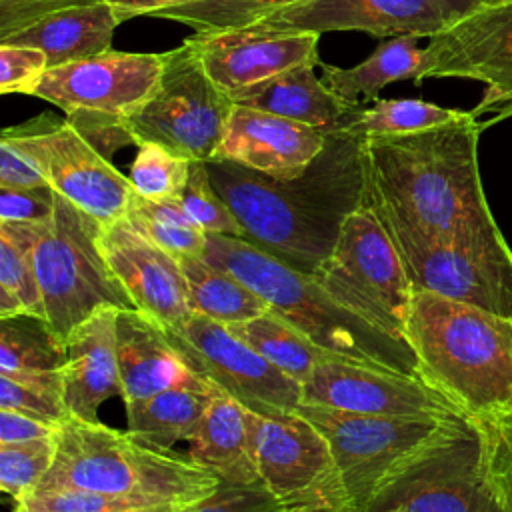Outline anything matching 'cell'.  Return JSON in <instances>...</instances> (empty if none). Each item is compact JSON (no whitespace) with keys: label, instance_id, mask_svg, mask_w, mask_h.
<instances>
[{"label":"cell","instance_id":"7dc6e473","mask_svg":"<svg viewBox=\"0 0 512 512\" xmlns=\"http://www.w3.org/2000/svg\"><path fill=\"white\" fill-rule=\"evenodd\" d=\"M112 4L124 20L134 18V16H154L160 10L184 4L188 0H106Z\"/></svg>","mask_w":512,"mask_h":512},{"label":"cell","instance_id":"4dcf8cb0","mask_svg":"<svg viewBox=\"0 0 512 512\" xmlns=\"http://www.w3.org/2000/svg\"><path fill=\"white\" fill-rule=\"evenodd\" d=\"M44 224L0 220V318L30 314L46 320L34 264Z\"/></svg>","mask_w":512,"mask_h":512},{"label":"cell","instance_id":"e0dca14e","mask_svg":"<svg viewBox=\"0 0 512 512\" xmlns=\"http://www.w3.org/2000/svg\"><path fill=\"white\" fill-rule=\"evenodd\" d=\"M164 64L166 52L108 50L48 68L34 96L66 114L90 112L124 118L154 92Z\"/></svg>","mask_w":512,"mask_h":512},{"label":"cell","instance_id":"d4e9b609","mask_svg":"<svg viewBox=\"0 0 512 512\" xmlns=\"http://www.w3.org/2000/svg\"><path fill=\"white\" fill-rule=\"evenodd\" d=\"M122 22L106 0H84L44 14L2 42L38 48L46 54L48 68H56L112 50L114 30Z\"/></svg>","mask_w":512,"mask_h":512},{"label":"cell","instance_id":"ab89813d","mask_svg":"<svg viewBox=\"0 0 512 512\" xmlns=\"http://www.w3.org/2000/svg\"><path fill=\"white\" fill-rule=\"evenodd\" d=\"M482 440L488 476L504 512H512V410L474 420Z\"/></svg>","mask_w":512,"mask_h":512},{"label":"cell","instance_id":"9c48e42d","mask_svg":"<svg viewBox=\"0 0 512 512\" xmlns=\"http://www.w3.org/2000/svg\"><path fill=\"white\" fill-rule=\"evenodd\" d=\"M234 100L206 74L188 38L166 52L154 92L122 118L134 146L154 142L192 162L214 158Z\"/></svg>","mask_w":512,"mask_h":512},{"label":"cell","instance_id":"603a6c76","mask_svg":"<svg viewBox=\"0 0 512 512\" xmlns=\"http://www.w3.org/2000/svg\"><path fill=\"white\" fill-rule=\"evenodd\" d=\"M116 308H104L78 324L66 342L62 398L70 416L100 422V406L122 396L116 354Z\"/></svg>","mask_w":512,"mask_h":512},{"label":"cell","instance_id":"4316f807","mask_svg":"<svg viewBox=\"0 0 512 512\" xmlns=\"http://www.w3.org/2000/svg\"><path fill=\"white\" fill-rule=\"evenodd\" d=\"M64 362L66 342L44 318H0V376L62 398Z\"/></svg>","mask_w":512,"mask_h":512},{"label":"cell","instance_id":"f1b7e54d","mask_svg":"<svg viewBox=\"0 0 512 512\" xmlns=\"http://www.w3.org/2000/svg\"><path fill=\"white\" fill-rule=\"evenodd\" d=\"M216 390L176 386L124 404L128 422L126 432L150 448L170 450L176 442L194 436Z\"/></svg>","mask_w":512,"mask_h":512},{"label":"cell","instance_id":"ba28073f","mask_svg":"<svg viewBox=\"0 0 512 512\" xmlns=\"http://www.w3.org/2000/svg\"><path fill=\"white\" fill-rule=\"evenodd\" d=\"M364 200L392 238L412 290L434 292L512 318V250L508 244L484 248L450 242L400 216L368 186Z\"/></svg>","mask_w":512,"mask_h":512},{"label":"cell","instance_id":"52a82bcc","mask_svg":"<svg viewBox=\"0 0 512 512\" xmlns=\"http://www.w3.org/2000/svg\"><path fill=\"white\" fill-rule=\"evenodd\" d=\"M100 228L96 218L56 192L34 264L46 322L62 340L104 308L138 310L100 250Z\"/></svg>","mask_w":512,"mask_h":512},{"label":"cell","instance_id":"8992f818","mask_svg":"<svg viewBox=\"0 0 512 512\" xmlns=\"http://www.w3.org/2000/svg\"><path fill=\"white\" fill-rule=\"evenodd\" d=\"M296 412L328 440L352 512H376L426 454L470 420L464 416H372L308 404H300Z\"/></svg>","mask_w":512,"mask_h":512},{"label":"cell","instance_id":"5bb4252c","mask_svg":"<svg viewBox=\"0 0 512 512\" xmlns=\"http://www.w3.org/2000/svg\"><path fill=\"white\" fill-rule=\"evenodd\" d=\"M426 78H466L486 84L478 118L494 112L488 122L512 116V0L474 6L440 34L428 38Z\"/></svg>","mask_w":512,"mask_h":512},{"label":"cell","instance_id":"f546056e","mask_svg":"<svg viewBox=\"0 0 512 512\" xmlns=\"http://www.w3.org/2000/svg\"><path fill=\"white\" fill-rule=\"evenodd\" d=\"M176 260L184 272L190 304L196 314L230 326L270 312V304L258 292L204 256L176 254Z\"/></svg>","mask_w":512,"mask_h":512},{"label":"cell","instance_id":"ffe728a7","mask_svg":"<svg viewBox=\"0 0 512 512\" xmlns=\"http://www.w3.org/2000/svg\"><path fill=\"white\" fill-rule=\"evenodd\" d=\"M98 244L136 308L164 330L182 326L194 314L176 256L148 240L126 218L102 224Z\"/></svg>","mask_w":512,"mask_h":512},{"label":"cell","instance_id":"8fae6325","mask_svg":"<svg viewBox=\"0 0 512 512\" xmlns=\"http://www.w3.org/2000/svg\"><path fill=\"white\" fill-rule=\"evenodd\" d=\"M2 138L36 162L54 192L100 224L126 216L134 196L130 178L116 170L68 120L42 114L6 128Z\"/></svg>","mask_w":512,"mask_h":512},{"label":"cell","instance_id":"7402d4cb","mask_svg":"<svg viewBox=\"0 0 512 512\" xmlns=\"http://www.w3.org/2000/svg\"><path fill=\"white\" fill-rule=\"evenodd\" d=\"M116 354L124 404L176 386L218 388L188 362L168 332L140 310H118Z\"/></svg>","mask_w":512,"mask_h":512},{"label":"cell","instance_id":"74e56055","mask_svg":"<svg viewBox=\"0 0 512 512\" xmlns=\"http://www.w3.org/2000/svg\"><path fill=\"white\" fill-rule=\"evenodd\" d=\"M30 512H178L174 504H154L138 498L84 492V490H36L18 502Z\"/></svg>","mask_w":512,"mask_h":512},{"label":"cell","instance_id":"bcb514c9","mask_svg":"<svg viewBox=\"0 0 512 512\" xmlns=\"http://www.w3.org/2000/svg\"><path fill=\"white\" fill-rule=\"evenodd\" d=\"M60 424L44 422L20 412L0 410V444H20L58 436Z\"/></svg>","mask_w":512,"mask_h":512},{"label":"cell","instance_id":"1f68e13d","mask_svg":"<svg viewBox=\"0 0 512 512\" xmlns=\"http://www.w3.org/2000/svg\"><path fill=\"white\" fill-rule=\"evenodd\" d=\"M228 328L300 384H304L318 362L336 356L310 342L300 330L272 310L246 322L230 324Z\"/></svg>","mask_w":512,"mask_h":512},{"label":"cell","instance_id":"4fadbf2b","mask_svg":"<svg viewBox=\"0 0 512 512\" xmlns=\"http://www.w3.org/2000/svg\"><path fill=\"white\" fill-rule=\"evenodd\" d=\"M188 362L220 390L264 416H284L302 404V384L260 356L226 324L192 314L166 330Z\"/></svg>","mask_w":512,"mask_h":512},{"label":"cell","instance_id":"7c38bea8","mask_svg":"<svg viewBox=\"0 0 512 512\" xmlns=\"http://www.w3.org/2000/svg\"><path fill=\"white\" fill-rule=\"evenodd\" d=\"M256 466L260 482L300 512H352L328 440L298 412L262 418Z\"/></svg>","mask_w":512,"mask_h":512},{"label":"cell","instance_id":"5b68a950","mask_svg":"<svg viewBox=\"0 0 512 512\" xmlns=\"http://www.w3.org/2000/svg\"><path fill=\"white\" fill-rule=\"evenodd\" d=\"M56 440V458L36 490L104 492L182 508L222 482L190 458L150 448L102 422L68 416Z\"/></svg>","mask_w":512,"mask_h":512},{"label":"cell","instance_id":"2e32d148","mask_svg":"<svg viewBox=\"0 0 512 512\" xmlns=\"http://www.w3.org/2000/svg\"><path fill=\"white\" fill-rule=\"evenodd\" d=\"M302 404L372 416H464L418 376L340 356L314 366L302 384Z\"/></svg>","mask_w":512,"mask_h":512},{"label":"cell","instance_id":"277c9868","mask_svg":"<svg viewBox=\"0 0 512 512\" xmlns=\"http://www.w3.org/2000/svg\"><path fill=\"white\" fill-rule=\"evenodd\" d=\"M202 256L246 282L272 312L326 352L420 378L406 340L380 330L338 302L312 274L292 268L248 238L208 234Z\"/></svg>","mask_w":512,"mask_h":512},{"label":"cell","instance_id":"7a4b0ae2","mask_svg":"<svg viewBox=\"0 0 512 512\" xmlns=\"http://www.w3.org/2000/svg\"><path fill=\"white\" fill-rule=\"evenodd\" d=\"M472 110L450 124L362 140L366 186L424 232L468 246L508 244L480 180Z\"/></svg>","mask_w":512,"mask_h":512},{"label":"cell","instance_id":"d590c367","mask_svg":"<svg viewBox=\"0 0 512 512\" xmlns=\"http://www.w3.org/2000/svg\"><path fill=\"white\" fill-rule=\"evenodd\" d=\"M192 160L170 152L168 148L142 142L130 166V182L136 194L150 200L178 198L190 178Z\"/></svg>","mask_w":512,"mask_h":512},{"label":"cell","instance_id":"83f0119b","mask_svg":"<svg viewBox=\"0 0 512 512\" xmlns=\"http://www.w3.org/2000/svg\"><path fill=\"white\" fill-rule=\"evenodd\" d=\"M416 36H394L382 40L376 50L352 68L322 64V80L344 100L358 102V96L378 100V92L400 80L422 82L426 52L418 48Z\"/></svg>","mask_w":512,"mask_h":512},{"label":"cell","instance_id":"60d3db41","mask_svg":"<svg viewBox=\"0 0 512 512\" xmlns=\"http://www.w3.org/2000/svg\"><path fill=\"white\" fill-rule=\"evenodd\" d=\"M178 512H300L278 500L262 482L232 484L220 482L218 488Z\"/></svg>","mask_w":512,"mask_h":512},{"label":"cell","instance_id":"3957f363","mask_svg":"<svg viewBox=\"0 0 512 512\" xmlns=\"http://www.w3.org/2000/svg\"><path fill=\"white\" fill-rule=\"evenodd\" d=\"M404 338L418 374L466 418L512 410V318L414 290Z\"/></svg>","mask_w":512,"mask_h":512},{"label":"cell","instance_id":"b9f144b4","mask_svg":"<svg viewBox=\"0 0 512 512\" xmlns=\"http://www.w3.org/2000/svg\"><path fill=\"white\" fill-rule=\"evenodd\" d=\"M48 70V58L42 50L0 42V92L34 96L36 86Z\"/></svg>","mask_w":512,"mask_h":512},{"label":"cell","instance_id":"681fc988","mask_svg":"<svg viewBox=\"0 0 512 512\" xmlns=\"http://www.w3.org/2000/svg\"><path fill=\"white\" fill-rule=\"evenodd\" d=\"M474 2L480 6V4H494V2H500V0H474Z\"/></svg>","mask_w":512,"mask_h":512},{"label":"cell","instance_id":"cb8c5ba5","mask_svg":"<svg viewBox=\"0 0 512 512\" xmlns=\"http://www.w3.org/2000/svg\"><path fill=\"white\" fill-rule=\"evenodd\" d=\"M264 414L246 408L242 402L216 390L208 408L188 440V458L214 472L222 482L256 484V446Z\"/></svg>","mask_w":512,"mask_h":512},{"label":"cell","instance_id":"e575fe53","mask_svg":"<svg viewBox=\"0 0 512 512\" xmlns=\"http://www.w3.org/2000/svg\"><path fill=\"white\" fill-rule=\"evenodd\" d=\"M302 0H188L160 10L154 18L180 22L194 32H222L258 24L274 12Z\"/></svg>","mask_w":512,"mask_h":512},{"label":"cell","instance_id":"8d00e7d4","mask_svg":"<svg viewBox=\"0 0 512 512\" xmlns=\"http://www.w3.org/2000/svg\"><path fill=\"white\" fill-rule=\"evenodd\" d=\"M58 440L40 438L20 444H0V488L18 502L26 500L48 474Z\"/></svg>","mask_w":512,"mask_h":512},{"label":"cell","instance_id":"f6af8a7d","mask_svg":"<svg viewBox=\"0 0 512 512\" xmlns=\"http://www.w3.org/2000/svg\"><path fill=\"white\" fill-rule=\"evenodd\" d=\"M50 186L32 158L0 138V188Z\"/></svg>","mask_w":512,"mask_h":512},{"label":"cell","instance_id":"484cf974","mask_svg":"<svg viewBox=\"0 0 512 512\" xmlns=\"http://www.w3.org/2000/svg\"><path fill=\"white\" fill-rule=\"evenodd\" d=\"M314 64H302L286 70L234 98L236 104L264 110L290 118L324 134L346 130V126L364 108L338 96L322 78L316 76Z\"/></svg>","mask_w":512,"mask_h":512},{"label":"cell","instance_id":"44dd1931","mask_svg":"<svg viewBox=\"0 0 512 512\" xmlns=\"http://www.w3.org/2000/svg\"><path fill=\"white\" fill-rule=\"evenodd\" d=\"M324 142L326 134L318 128L234 104L212 160H230L260 174L288 180L312 164Z\"/></svg>","mask_w":512,"mask_h":512},{"label":"cell","instance_id":"ac0fdd59","mask_svg":"<svg viewBox=\"0 0 512 512\" xmlns=\"http://www.w3.org/2000/svg\"><path fill=\"white\" fill-rule=\"evenodd\" d=\"M474 6V0H302L258 24L316 34L354 30L374 38H432Z\"/></svg>","mask_w":512,"mask_h":512},{"label":"cell","instance_id":"9a60e30c","mask_svg":"<svg viewBox=\"0 0 512 512\" xmlns=\"http://www.w3.org/2000/svg\"><path fill=\"white\" fill-rule=\"evenodd\" d=\"M390 506L406 512H504L488 476L484 440L476 422L466 420L426 454L376 512Z\"/></svg>","mask_w":512,"mask_h":512},{"label":"cell","instance_id":"6da1fadb","mask_svg":"<svg viewBox=\"0 0 512 512\" xmlns=\"http://www.w3.org/2000/svg\"><path fill=\"white\" fill-rule=\"evenodd\" d=\"M362 136L338 130L294 178L278 180L230 160L206 172L250 242L312 274L334 250L340 228L366 194Z\"/></svg>","mask_w":512,"mask_h":512},{"label":"cell","instance_id":"f907efd6","mask_svg":"<svg viewBox=\"0 0 512 512\" xmlns=\"http://www.w3.org/2000/svg\"><path fill=\"white\" fill-rule=\"evenodd\" d=\"M16 512H30V510H26V508H22V506L18 504V506H16Z\"/></svg>","mask_w":512,"mask_h":512},{"label":"cell","instance_id":"ee69618b","mask_svg":"<svg viewBox=\"0 0 512 512\" xmlns=\"http://www.w3.org/2000/svg\"><path fill=\"white\" fill-rule=\"evenodd\" d=\"M54 200L52 186L0 188V220L48 222L54 212Z\"/></svg>","mask_w":512,"mask_h":512},{"label":"cell","instance_id":"c3c4849f","mask_svg":"<svg viewBox=\"0 0 512 512\" xmlns=\"http://www.w3.org/2000/svg\"><path fill=\"white\" fill-rule=\"evenodd\" d=\"M382 512H406V510L400 508V506H390V508H386V510H382Z\"/></svg>","mask_w":512,"mask_h":512},{"label":"cell","instance_id":"f35d334b","mask_svg":"<svg viewBox=\"0 0 512 512\" xmlns=\"http://www.w3.org/2000/svg\"><path fill=\"white\" fill-rule=\"evenodd\" d=\"M178 200L206 234L246 238L242 224L210 182L204 162H192L190 178Z\"/></svg>","mask_w":512,"mask_h":512},{"label":"cell","instance_id":"d6986e66","mask_svg":"<svg viewBox=\"0 0 512 512\" xmlns=\"http://www.w3.org/2000/svg\"><path fill=\"white\" fill-rule=\"evenodd\" d=\"M318 40L316 32L266 24L188 36L206 74L232 100L296 66H318Z\"/></svg>","mask_w":512,"mask_h":512},{"label":"cell","instance_id":"7bdbcfd3","mask_svg":"<svg viewBox=\"0 0 512 512\" xmlns=\"http://www.w3.org/2000/svg\"><path fill=\"white\" fill-rule=\"evenodd\" d=\"M0 410L20 412L54 424H62L70 416L60 396L24 386L6 376H0Z\"/></svg>","mask_w":512,"mask_h":512},{"label":"cell","instance_id":"d6a6232c","mask_svg":"<svg viewBox=\"0 0 512 512\" xmlns=\"http://www.w3.org/2000/svg\"><path fill=\"white\" fill-rule=\"evenodd\" d=\"M124 218L148 240L174 256H202L206 250L208 234L196 224L178 198L150 200L134 192Z\"/></svg>","mask_w":512,"mask_h":512},{"label":"cell","instance_id":"30bf717a","mask_svg":"<svg viewBox=\"0 0 512 512\" xmlns=\"http://www.w3.org/2000/svg\"><path fill=\"white\" fill-rule=\"evenodd\" d=\"M312 276L338 302L406 340L404 324L414 290L392 238L366 200L346 216L334 250Z\"/></svg>","mask_w":512,"mask_h":512},{"label":"cell","instance_id":"836d02e7","mask_svg":"<svg viewBox=\"0 0 512 512\" xmlns=\"http://www.w3.org/2000/svg\"><path fill=\"white\" fill-rule=\"evenodd\" d=\"M468 110L444 108L424 100L390 98L376 100L374 106L362 108L358 116L346 126V132L362 138L370 136H398L450 124L466 116Z\"/></svg>","mask_w":512,"mask_h":512}]
</instances>
